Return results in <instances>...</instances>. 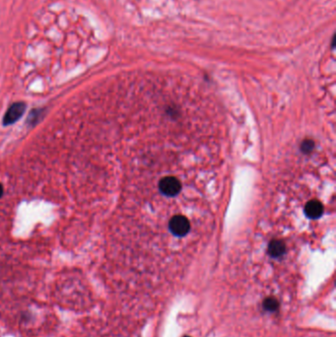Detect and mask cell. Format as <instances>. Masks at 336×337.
<instances>
[{
  "label": "cell",
  "mask_w": 336,
  "mask_h": 337,
  "mask_svg": "<svg viewBox=\"0 0 336 337\" xmlns=\"http://www.w3.org/2000/svg\"><path fill=\"white\" fill-rule=\"evenodd\" d=\"M25 109H26V105L22 102L14 103L13 105H11L3 117L4 126L13 125L14 122L20 119L25 112Z\"/></svg>",
  "instance_id": "6da1fadb"
},
{
  "label": "cell",
  "mask_w": 336,
  "mask_h": 337,
  "mask_svg": "<svg viewBox=\"0 0 336 337\" xmlns=\"http://www.w3.org/2000/svg\"><path fill=\"white\" fill-rule=\"evenodd\" d=\"M280 303L274 297H267L262 302V308L269 313H275L279 310Z\"/></svg>",
  "instance_id": "7a4b0ae2"
},
{
  "label": "cell",
  "mask_w": 336,
  "mask_h": 337,
  "mask_svg": "<svg viewBox=\"0 0 336 337\" xmlns=\"http://www.w3.org/2000/svg\"><path fill=\"white\" fill-rule=\"evenodd\" d=\"M334 43H335V36H333V38H332V41H331V48L333 49L334 48Z\"/></svg>",
  "instance_id": "3957f363"
},
{
  "label": "cell",
  "mask_w": 336,
  "mask_h": 337,
  "mask_svg": "<svg viewBox=\"0 0 336 337\" xmlns=\"http://www.w3.org/2000/svg\"><path fill=\"white\" fill-rule=\"evenodd\" d=\"M2 193H3V188H2L1 183H0V197L2 196Z\"/></svg>",
  "instance_id": "277c9868"
},
{
  "label": "cell",
  "mask_w": 336,
  "mask_h": 337,
  "mask_svg": "<svg viewBox=\"0 0 336 337\" xmlns=\"http://www.w3.org/2000/svg\"><path fill=\"white\" fill-rule=\"evenodd\" d=\"M185 337H190V336H185Z\"/></svg>",
  "instance_id": "5b68a950"
}]
</instances>
